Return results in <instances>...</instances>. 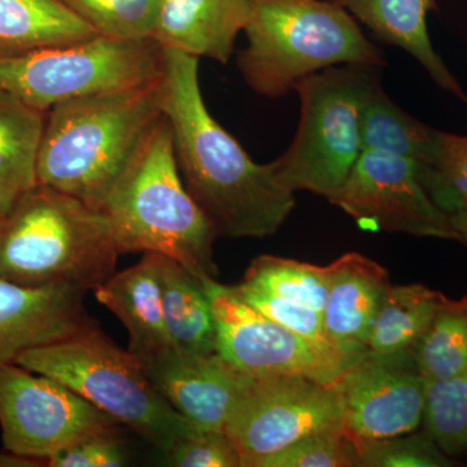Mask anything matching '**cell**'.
Masks as SVG:
<instances>
[{"mask_svg": "<svg viewBox=\"0 0 467 467\" xmlns=\"http://www.w3.org/2000/svg\"><path fill=\"white\" fill-rule=\"evenodd\" d=\"M162 109L187 192L218 236L265 238L296 205L273 161L259 164L212 117L199 85V58L164 50Z\"/></svg>", "mask_w": 467, "mask_h": 467, "instance_id": "1", "label": "cell"}, {"mask_svg": "<svg viewBox=\"0 0 467 467\" xmlns=\"http://www.w3.org/2000/svg\"><path fill=\"white\" fill-rule=\"evenodd\" d=\"M164 75V73H162ZM162 77L57 104L46 113L36 181L103 212L160 119Z\"/></svg>", "mask_w": 467, "mask_h": 467, "instance_id": "2", "label": "cell"}, {"mask_svg": "<svg viewBox=\"0 0 467 467\" xmlns=\"http://www.w3.org/2000/svg\"><path fill=\"white\" fill-rule=\"evenodd\" d=\"M119 254H164L186 267L201 284L216 279L217 233L187 192L173 130L162 116L104 204Z\"/></svg>", "mask_w": 467, "mask_h": 467, "instance_id": "3", "label": "cell"}, {"mask_svg": "<svg viewBox=\"0 0 467 467\" xmlns=\"http://www.w3.org/2000/svg\"><path fill=\"white\" fill-rule=\"evenodd\" d=\"M244 33L238 69L252 90L270 99L330 67L387 66L386 55L358 20L331 0H252Z\"/></svg>", "mask_w": 467, "mask_h": 467, "instance_id": "4", "label": "cell"}, {"mask_svg": "<svg viewBox=\"0 0 467 467\" xmlns=\"http://www.w3.org/2000/svg\"><path fill=\"white\" fill-rule=\"evenodd\" d=\"M106 213L36 184L5 218L0 276L24 285L95 290L115 275L117 257Z\"/></svg>", "mask_w": 467, "mask_h": 467, "instance_id": "5", "label": "cell"}, {"mask_svg": "<svg viewBox=\"0 0 467 467\" xmlns=\"http://www.w3.org/2000/svg\"><path fill=\"white\" fill-rule=\"evenodd\" d=\"M15 364L69 387L164 453L181 439L202 431L165 400L140 358L100 327L26 350Z\"/></svg>", "mask_w": 467, "mask_h": 467, "instance_id": "6", "label": "cell"}, {"mask_svg": "<svg viewBox=\"0 0 467 467\" xmlns=\"http://www.w3.org/2000/svg\"><path fill=\"white\" fill-rule=\"evenodd\" d=\"M378 82L379 67L358 64L330 67L297 82L299 126L273 161L288 190L330 199L343 186L362 153V112Z\"/></svg>", "mask_w": 467, "mask_h": 467, "instance_id": "7", "label": "cell"}, {"mask_svg": "<svg viewBox=\"0 0 467 467\" xmlns=\"http://www.w3.org/2000/svg\"><path fill=\"white\" fill-rule=\"evenodd\" d=\"M164 48L153 39L98 36L21 57L0 58V88L47 113L57 104L158 81Z\"/></svg>", "mask_w": 467, "mask_h": 467, "instance_id": "8", "label": "cell"}, {"mask_svg": "<svg viewBox=\"0 0 467 467\" xmlns=\"http://www.w3.org/2000/svg\"><path fill=\"white\" fill-rule=\"evenodd\" d=\"M342 426L334 384L303 376L254 378L234 409L225 432L242 467L261 461L315 432Z\"/></svg>", "mask_w": 467, "mask_h": 467, "instance_id": "9", "label": "cell"}, {"mask_svg": "<svg viewBox=\"0 0 467 467\" xmlns=\"http://www.w3.org/2000/svg\"><path fill=\"white\" fill-rule=\"evenodd\" d=\"M119 425L69 387L17 364H0L5 450L46 461L100 430Z\"/></svg>", "mask_w": 467, "mask_h": 467, "instance_id": "10", "label": "cell"}, {"mask_svg": "<svg viewBox=\"0 0 467 467\" xmlns=\"http://www.w3.org/2000/svg\"><path fill=\"white\" fill-rule=\"evenodd\" d=\"M327 201L365 232L461 242L450 216L431 201L409 159L362 150L346 182Z\"/></svg>", "mask_w": 467, "mask_h": 467, "instance_id": "11", "label": "cell"}, {"mask_svg": "<svg viewBox=\"0 0 467 467\" xmlns=\"http://www.w3.org/2000/svg\"><path fill=\"white\" fill-rule=\"evenodd\" d=\"M217 325V353L254 378L303 376L334 384L346 370L342 358L313 346L234 296L216 279L202 282Z\"/></svg>", "mask_w": 467, "mask_h": 467, "instance_id": "12", "label": "cell"}, {"mask_svg": "<svg viewBox=\"0 0 467 467\" xmlns=\"http://www.w3.org/2000/svg\"><path fill=\"white\" fill-rule=\"evenodd\" d=\"M344 432L356 444L410 434L423 422L427 380L411 350L368 349L334 383Z\"/></svg>", "mask_w": 467, "mask_h": 467, "instance_id": "13", "label": "cell"}, {"mask_svg": "<svg viewBox=\"0 0 467 467\" xmlns=\"http://www.w3.org/2000/svg\"><path fill=\"white\" fill-rule=\"evenodd\" d=\"M144 368L174 410L202 431L225 432L234 409L254 380L218 353L177 348Z\"/></svg>", "mask_w": 467, "mask_h": 467, "instance_id": "14", "label": "cell"}, {"mask_svg": "<svg viewBox=\"0 0 467 467\" xmlns=\"http://www.w3.org/2000/svg\"><path fill=\"white\" fill-rule=\"evenodd\" d=\"M85 292L67 285H18L0 276V364H15L26 350L99 327L85 308Z\"/></svg>", "mask_w": 467, "mask_h": 467, "instance_id": "15", "label": "cell"}, {"mask_svg": "<svg viewBox=\"0 0 467 467\" xmlns=\"http://www.w3.org/2000/svg\"><path fill=\"white\" fill-rule=\"evenodd\" d=\"M328 272L325 331L349 367L368 349L371 328L391 282L386 267L358 252L342 254Z\"/></svg>", "mask_w": 467, "mask_h": 467, "instance_id": "16", "label": "cell"}, {"mask_svg": "<svg viewBox=\"0 0 467 467\" xmlns=\"http://www.w3.org/2000/svg\"><path fill=\"white\" fill-rule=\"evenodd\" d=\"M161 256L146 252L140 263L110 275L94 290L101 306L125 326L129 350L140 358L144 368L175 348L162 310Z\"/></svg>", "mask_w": 467, "mask_h": 467, "instance_id": "17", "label": "cell"}, {"mask_svg": "<svg viewBox=\"0 0 467 467\" xmlns=\"http://www.w3.org/2000/svg\"><path fill=\"white\" fill-rule=\"evenodd\" d=\"M251 12L252 0H164L150 39L164 50L226 64Z\"/></svg>", "mask_w": 467, "mask_h": 467, "instance_id": "18", "label": "cell"}, {"mask_svg": "<svg viewBox=\"0 0 467 467\" xmlns=\"http://www.w3.org/2000/svg\"><path fill=\"white\" fill-rule=\"evenodd\" d=\"M364 24L380 41L398 46L425 67L442 90L467 101L465 92L432 47L427 16L438 11L436 0H331Z\"/></svg>", "mask_w": 467, "mask_h": 467, "instance_id": "19", "label": "cell"}, {"mask_svg": "<svg viewBox=\"0 0 467 467\" xmlns=\"http://www.w3.org/2000/svg\"><path fill=\"white\" fill-rule=\"evenodd\" d=\"M46 113L0 88V212L11 213L38 184L36 161Z\"/></svg>", "mask_w": 467, "mask_h": 467, "instance_id": "20", "label": "cell"}, {"mask_svg": "<svg viewBox=\"0 0 467 467\" xmlns=\"http://www.w3.org/2000/svg\"><path fill=\"white\" fill-rule=\"evenodd\" d=\"M98 36L61 0H0V58Z\"/></svg>", "mask_w": 467, "mask_h": 467, "instance_id": "21", "label": "cell"}, {"mask_svg": "<svg viewBox=\"0 0 467 467\" xmlns=\"http://www.w3.org/2000/svg\"><path fill=\"white\" fill-rule=\"evenodd\" d=\"M164 321L175 348L196 355L217 353V325L202 285L177 261L161 256Z\"/></svg>", "mask_w": 467, "mask_h": 467, "instance_id": "22", "label": "cell"}, {"mask_svg": "<svg viewBox=\"0 0 467 467\" xmlns=\"http://www.w3.org/2000/svg\"><path fill=\"white\" fill-rule=\"evenodd\" d=\"M450 301L441 292L425 285H389L371 328L368 348L378 353L413 348Z\"/></svg>", "mask_w": 467, "mask_h": 467, "instance_id": "23", "label": "cell"}, {"mask_svg": "<svg viewBox=\"0 0 467 467\" xmlns=\"http://www.w3.org/2000/svg\"><path fill=\"white\" fill-rule=\"evenodd\" d=\"M434 135L435 129L393 103L384 91L382 81L374 86L362 112V150H376L420 164L431 150Z\"/></svg>", "mask_w": 467, "mask_h": 467, "instance_id": "24", "label": "cell"}, {"mask_svg": "<svg viewBox=\"0 0 467 467\" xmlns=\"http://www.w3.org/2000/svg\"><path fill=\"white\" fill-rule=\"evenodd\" d=\"M411 350L427 382L450 379L467 368V300H451Z\"/></svg>", "mask_w": 467, "mask_h": 467, "instance_id": "25", "label": "cell"}, {"mask_svg": "<svg viewBox=\"0 0 467 467\" xmlns=\"http://www.w3.org/2000/svg\"><path fill=\"white\" fill-rule=\"evenodd\" d=\"M244 284L296 301L324 315L330 272L327 266L261 254L252 261Z\"/></svg>", "mask_w": 467, "mask_h": 467, "instance_id": "26", "label": "cell"}, {"mask_svg": "<svg viewBox=\"0 0 467 467\" xmlns=\"http://www.w3.org/2000/svg\"><path fill=\"white\" fill-rule=\"evenodd\" d=\"M416 171L431 201L453 213L467 202V137L435 129L431 150Z\"/></svg>", "mask_w": 467, "mask_h": 467, "instance_id": "27", "label": "cell"}, {"mask_svg": "<svg viewBox=\"0 0 467 467\" xmlns=\"http://www.w3.org/2000/svg\"><path fill=\"white\" fill-rule=\"evenodd\" d=\"M99 36L119 41L152 38L164 0H61Z\"/></svg>", "mask_w": 467, "mask_h": 467, "instance_id": "28", "label": "cell"}, {"mask_svg": "<svg viewBox=\"0 0 467 467\" xmlns=\"http://www.w3.org/2000/svg\"><path fill=\"white\" fill-rule=\"evenodd\" d=\"M423 423L448 456L467 454V368L450 379L427 382Z\"/></svg>", "mask_w": 467, "mask_h": 467, "instance_id": "29", "label": "cell"}, {"mask_svg": "<svg viewBox=\"0 0 467 467\" xmlns=\"http://www.w3.org/2000/svg\"><path fill=\"white\" fill-rule=\"evenodd\" d=\"M227 287H229L234 296L244 301L245 304L256 309L261 315L272 319L276 324L284 326L292 333L300 335L301 337L308 340L317 348L337 356L344 361L342 356L328 340L325 331L324 317L317 310L309 308L304 304L296 303V301L276 296V295L260 290V288L244 284V282L235 285H227ZM347 367H348V364H347Z\"/></svg>", "mask_w": 467, "mask_h": 467, "instance_id": "30", "label": "cell"}, {"mask_svg": "<svg viewBox=\"0 0 467 467\" xmlns=\"http://www.w3.org/2000/svg\"><path fill=\"white\" fill-rule=\"evenodd\" d=\"M358 445V467H451L454 461L423 431Z\"/></svg>", "mask_w": 467, "mask_h": 467, "instance_id": "31", "label": "cell"}, {"mask_svg": "<svg viewBox=\"0 0 467 467\" xmlns=\"http://www.w3.org/2000/svg\"><path fill=\"white\" fill-rule=\"evenodd\" d=\"M358 445L343 427L300 439L261 461L259 467H358Z\"/></svg>", "mask_w": 467, "mask_h": 467, "instance_id": "32", "label": "cell"}, {"mask_svg": "<svg viewBox=\"0 0 467 467\" xmlns=\"http://www.w3.org/2000/svg\"><path fill=\"white\" fill-rule=\"evenodd\" d=\"M122 425L109 427L85 436L47 460L51 467H119L128 462Z\"/></svg>", "mask_w": 467, "mask_h": 467, "instance_id": "33", "label": "cell"}, {"mask_svg": "<svg viewBox=\"0 0 467 467\" xmlns=\"http://www.w3.org/2000/svg\"><path fill=\"white\" fill-rule=\"evenodd\" d=\"M165 457L175 467H242L235 445L223 431H199L181 439Z\"/></svg>", "mask_w": 467, "mask_h": 467, "instance_id": "34", "label": "cell"}, {"mask_svg": "<svg viewBox=\"0 0 467 467\" xmlns=\"http://www.w3.org/2000/svg\"><path fill=\"white\" fill-rule=\"evenodd\" d=\"M46 461L33 459V457L23 456L5 451L0 453V467H38L45 466Z\"/></svg>", "mask_w": 467, "mask_h": 467, "instance_id": "35", "label": "cell"}, {"mask_svg": "<svg viewBox=\"0 0 467 467\" xmlns=\"http://www.w3.org/2000/svg\"><path fill=\"white\" fill-rule=\"evenodd\" d=\"M448 216H450L454 232L459 234L460 241L467 244V202L462 207L457 209L453 213L448 214Z\"/></svg>", "mask_w": 467, "mask_h": 467, "instance_id": "36", "label": "cell"}, {"mask_svg": "<svg viewBox=\"0 0 467 467\" xmlns=\"http://www.w3.org/2000/svg\"><path fill=\"white\" fill-rule=\"evenodd\" d=\"M5 218H7V216H5V214L0 212V233H2L3 227H5Z\"/></svg>", "mask_w": 467, "mask_h": 467, "instance_id": "37", "label": "cell"}, {"mask_svg": "<svg viewBox=\"0 0 467 467\" xmlns=\"http://www.w3.org/2000/svg\"><path fill=\"white\" fill-rule=\"evenodd\" d=\"M465 297H466V300H467V296H465Z\"/></svg>", "mask_w": 467, "mask_h": 467, "instance_id": "38", "label": "cell"}]
</instances>
